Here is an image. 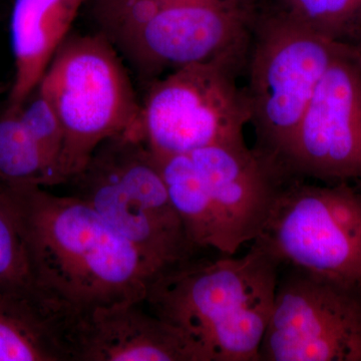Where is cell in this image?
I'll return each instance as SVG.
<instances>
[{
    "mask_svg": "<svg viewBox=\"0 0 361 361\" xmlns=\"http://www.w3.org/2000/svg\"><path fill=\"white\" fill-rule=\"evenodd\" d=\"M20 208L37 293L61 320L144 302L155 279L141 254L82 199L11 186Z\"/></svg>",
    "mask_w": 361,
    "mask_h": 361,
    "instance_id": "6da1fadb",
    "label": "cell"
},
{
    "mask_svg": "<svg viewBox=\"0 0 361 361\" xmlns=\"http://www.w3.org/2000/svg\"><path fill=\"white\" fill-rule=\"evenodd\" d=\"M252 243L241 257L193 258L149 284L147 308L186 332L208 361H260L282 263Z\"/></svg>",
    "mask_w": 361,
    "mask_h": 361,
    "instance_id": "7a4b0ae2",
    "label": "cell"
},
{
    "mask_svg": "<svg viewBox=\"0 0 361 361\" xmlns=\"http://www.w3.org/2000/svg\"><path fill=\"white\" fill-rule=\"evenodd\" d=\"M70 182L73 195L137 249L155 278L199 251L188 239L155 156L135 135L104 141Z\"/></svg>",
    "mask_w": 361,
    "mask_h": 361,
    "instance_id": "3957f363",
    "label": "cell"
},
{
    "mask_svg": "<svg viewBox=\"0 0 361 361\" xmlns=\"http://www.w3.org/2000/svg\"><path fill=\"white\" fill-rule=\"evenodd\" d=\"M37 87L63 126L59 184L82 173L99 145L129 133L141 111L118 51L101 32L68 35Z\"/></svg>",
    "mask_w": 361,
    "mask_h": 361,
    "instance_id": "277c9868",
    "label": "cell"
},
{
    "mask_svg": "<svg viewBox=\"0 0 361 361\" xmlns=\"http://www.w3.org/2000/svg\"><path fill=\"white\" fill-rule=\"evenodd\" d=\"M236 52L171 71L153 82L130 134L157 156L245 142L250 122L246 92L234 78Z\"/></svg>",
    "mask_w": 361,
    "mask_h": 361,
    "instance_id": "5b68a950",
    "label": "cell"
},
{
    "mask_svg": "<svg viewBox=\"0 0 361 361\" xmlns=\"http://www.w3.org/2000/svg\"><path fill=\"white\" fill-rule=\"evenodd\" d=\"M260 18L246 94L258 135L255 149L279 168L325 71L348 47L277 13Z\"/></svg>",
    "mask_w": 361,
    "mask_h": 361,
    "instance_id": "8992f818",
    "label": "cell"
},
{
    "mask_svg": "<svg viewBox=\"0 0 361 361\" xmlns=\"http://www.w3.org/2000/svg\"><path fill=\"white\" fill-rule=\"evenodd\" d=\"M256 240L282 265L361 287V189L288 178Z\"/></svg>",
    "mask_w": 361,
    "mask_h": 361,
    "instance_id": "52a82bcc",
    "label": "cell"
},
{
    "mask_svg": "<svg viewBox=\"0 0 361 361\" xmlns=\"http://www.w3.org/2000/svg\"><path fill=\"white\" fill-rule=\"evenodd\" d=\"M254 13L253 0H168L99 32L142 75L153 78L237 52Z\"/></svg>",
    "mask_w": 361,
    "mask_h": 361,
    "instance_id": "ba28073f",
    "label": "cell"
},
{
    "mask_svg": "<svg viewBox=\"0 0 361 361\" xmlns=\"http://www.w3.org/2000/svg\"><path fill=\"white\" fill-rule=\"evenodd\" d=\"M286 266L260 361H361V287Z\"/></svg>",
    "mask_w": 361,
    "mask_h": 361,
    "instance_id": "9c48e42d",
    "label": "cell"
},
{
    "mask_svg": "<svg viewBox=\"0 0 361 361\" xmlns=\"http://www.w3.org/2000/svg\"><path fill=\"white\" fill-rule=\"evenodd\" d=\"M279 168L287 178L361 183V68L353 49L325 71Z\"/></svg>",
    "mask_w": 361,
    "mask_h": 361,
    "instance_id": "30bf717a",
    "label": "cell"
},
{
    "mask_svg": "<svg viewBox=\"0 0 361 361\" xmlns=\"http://www.w3.org/2000/svg\"><path fill=\"white\" fill-rule=\"evenodd\" d=\"M189 155L219 220L223 255H235L264 230L286 178L246 142L212 145Z\"/></svg>",
    "mask_w": 361,
    "mask_h": 361,
    "instance_id": "8fae6325",
    "label": "cell"
},
{
    "mask_svg": "<svg viewBox=\"0 0 361 361\" xmlns=\"http://www.w3.org/2000/svg\"><path fill=\"white\" fill-rule=\"evenodd\" d=\"M68 361H208L186 332L144 302L99 307L61 322Z\"/></svg>",
    "mask_w": 361,
    "mask_h": 361,
    "instance_id": "7c38bea8",
    "label": "cell"
},
{
    "mask_svg": "<svg viewBox=\"0 0 361 361\" xmlns=\"http://www.w3.org/2000/svg\"><path fill=\"white\" fill-rule=\"evenodd\" d=\"M87 1L14 0L11 16L14 78L6 111L20 110L37 89Z\"/></svg>",
    "mask_w": 361,
    "mask_h": 361,
    "instance_id": "4fadbf2b",
    "label": "cell"
},
{
    "mask_svg": "<svg viewBox=\"0 0 361 361\" xmlns=\"http://www.w3.org/2000/svg\"><path fill=\"white\" fill-rule=\"evenodd\" d=\"M0 361H68L58 316L39 300L0 291Z\"/></svg>",
    "mask_w": 361,
    "mask_h": 361,
    "instance_id": "5bb4252c",
    "label": "cell"
},
{
    "mask_svg": "<svg viewBox=\"0 0 361 361\" xmlns=\"http://www.w3.org/2000/svg\"><path fill=\"white\" fill-rule=\"evenodd\" d=\"M155 156L169 196L195 248L224 252L222 232L203 183L189 154Z\"/></svg>",
    "mask_w": 361,
    "mask_h": 361,
    "instance_id": "9a60e30c",
    "label": "cell"
},
{
    "mask_svg": "<svg viewBox=\"0 0 361 361\" xmlns=\"http://www.w3.org/2000/svg\"><path fill=\"white\" fill-rule=\"evenodd\" d=\"M269 11L341 47L361 44V0H273Z\"/></svg>",
    "mask_w": 361,
    "mask_h": 361,
    "instance_id": "2e32d148",
    "label": "cell"
},
{
    "mask_svg": "<svg viewBox=\"0 0 361 361\" xmlns=\"http://www.w3.org/2000/svg\"><path fill=\"white\" fill-rule=\"evenodd\" d=\"M0 180L9 186H54L56 174L16 111L0 116Z\"/></svg>",
    "mask_w": 361,
    "mask_h": 361,
    "instance_id": "e0dca14e",
    "label": "cell"
},
{
    "mask_svg": "<svg viewBox=\"0 0 361 361\" xmlns=\"http://www.w3.org/2000/svg\"><path fill=\"white\" fill-rule=\"evenodd\" d=\"M0 291L37 299L32 263L13 188L0 180ZM44 304V302H42Z\"/></svg>",
    "mask_w": 361,
    "mask_h": 361,
    "instance_id": "ac0fdd59",
    "label": "cell"
},
{
    "mask_svg": "<svg viewBox=\"0 0 361 361\" xmlns=\"http://www.w3.org/2000/svg\"><path fill=\"white\" fill-rule=\"evenodd\" d=\"M16 113L39 145L56 174L59 185L58 169L63 146V129L51 102L37 87Z\"/></svg>",
    "mask_w": 361,
    "mask_h": 361,
    "instance_id": "d6986e66",
    "label": "cell"
},
{
    "mask_svg": "<svg viewBox=\"0 0 361 361\" xmlns=\"http://www.w3.org/2000/svg\"><path fill=\"white\" fill-rule=\"evenodd\" d=\"M353 51H355V58L357 59L358 63H360L361 68V44L356 47L355 49H353Z\"/></svg>",
    "mask_w": 361,
    "mask_h": 361,
    "instance_id": "ffe728a7",
    "label": "cell"
},
{
    "mask_svg": "<svg viewBox=\"0 0 361 361\" xmlns=\"http://www.w3.org/2000/svg\"><path fill=\"white\" fill-rule=\"evenodd\" d=\"M156 1H161V2H163V1H168V0H156Z\"/></svg>",
    "mask_w": 361,
    "mask_h": 361,
    "instance_id": "44dd1931",
    "label": "cell"
}]
</instances>
